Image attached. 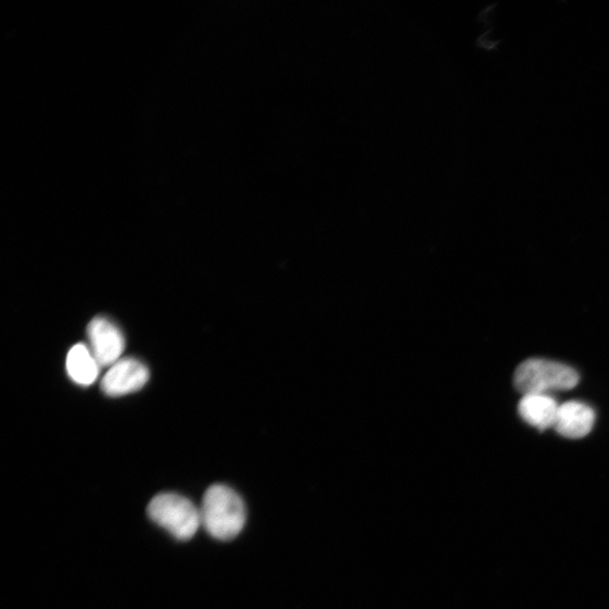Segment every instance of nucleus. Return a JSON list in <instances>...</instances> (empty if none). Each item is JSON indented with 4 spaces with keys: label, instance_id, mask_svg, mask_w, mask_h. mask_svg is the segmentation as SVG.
Returning <instances> with one entry per match:
<instances>
[{
    "label": "nucleus",
    "instance_id": "0eeeda50",
    "mask_svg": "<svg viewBox=\"0 0 609 609\" xmlns=\"http://www.w3.org/2000/svg\"><path fill=\"white\" fill-rule=\"evenodd\" d=\"M559 408L557 401L546 394L524 395L518 405L520 417L541 431L555 427Z\"/></svg>",
    "mask_w": 609,
    "mask_h": 609
},
{
    "label": "nucleus",
    "instance_id": "7ed1b4c3",
    "mask_svg": "<svg viewBox=\"0 0 609 609\" xmlns=\"http://www.w3.org/2000/svg\"><path fill=\"white\" fill-rule=\"evenodd\" d=\"M578 383L579 375L573 368L545 359L521 363L513 379L516 389L524 395L567 391L575 388Z\"/></svg>",
    "mask_w": 609,
    "mask_h": 609
},
{
    "label": "nucleus",
    "instance_id": "f03ea898",
    "mask_svg": "<svg viewBox=\"0 0 609 609\" xmlns=\"http://www.w3.org/2000/svg\"><path fill=\"white\" fill-rule=\"evenodd\" d=\"M148 515L154 524L179 541L191 540L201 525L200 509L178 493H160L149 504Z\"/></svg>",
    "mask_w": 609,
    "mask_h": 609
},
{
    "label": "nucleus",
    "instance_id": "39448f33",
    "mask_svg": "<svg viewBox=\"0 0 609 609\" xmlns=\"http://www.w3.org/2000/svg\"><path fill=\"white\" fill-rule=\"evenodd\" d=\"M150 370L134 358L115 363L104 375L101 389L107 396L118 397L135 393L148 384Z\"/></svg>",
    "mask_w": 609,
    "mask_h": 609
},
{
    "label": "nucleus",
    "instance_id": "f257e3e1",
    "mask_svg": "<svg viewBox=\"0 0 609 609\" xmlns=\"http://www.w3.org/2000/svg\"><path fill=\"white\" fill-rule=\"evenodd\" d=\"M201 525L218 541L234 540L246 523V508L239 493L224 484L212 485L203 496Z\"/></svg>",
    "mask_w": 609,
    "mask_h": 609
},
{
    "label": "nucleus",
    "instance_id": "423d86ee",
    "mask_svg": "<svg viewBox=\"0 0 609 609\" xmlns=\"http://www.w3.org/2000/svg\"><path fill=\"white\" fill-rule=\"evenodd\" d=\"M595 418V411L591 406L571 401L560 406L555 428L563 437L580 440L592 431Z\"/></svg>",
    "mask_w": 609,
    "mask_h": 609
},
{
    "label": "nucleus",
    "instance_id": "20e7f679",
    "mask_svg": "<svg viewBox=\"0 0 609 609\" xmlns=\"http://www.w3.org/2000/svg\"><path fill=\"white\" fill-rule=\"evenodd\" d=\"M90 350L101 367H111L122 359L126 340L119 327L109 318L98 316L87 329Z\"/></svg>",
    "mask_w": 609,
    "mask_h": 609
},
{
    "label": "nucleus",
    "instance_id": "6e6552de",
    "mask_svg": "<svg viewBox=\"0 0 609 609\" xmlns=\"http://www.w3.org/2000/svg\"><path fill=\"white\" fill-rule=\"evenodd\" d=\"M101 366L89 346L78 343L67 356V371L75 383L90 386L97 382Z\"/></svg>",
    "mask_w": 609,
    "mask_h": 609
}]
</instances>
